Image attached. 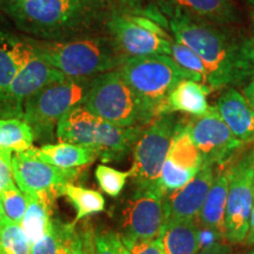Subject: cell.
<instances>
[{
	"instance_id": "obj_12",
	"label": "cell",
	"mask_w": 254,
	"mask_h": 254,
	"mask_svg": "<svg viewBox=\"0 0 254 254\" xmlns=\"http://www.w3.org/2000/svg\"><path fill=\"white\" fill-rule=\"evenodd\" d=\"M165 195L158 185L136 187L123 211L122 239L146 241L161 236L166 224Z\"/></svg>"
},
{
	"instance_id": "obj_24",
	"label": "cell",
	"mask_w": 254,
	"mask_h": 254,
	"mask_svg": "<svg viewBox=\"0 0 254 254\" xmlns=\"http://www.w3.org/2000/svg\"><path fill=\"white\" fill-rule=\"evenodd\" d=\"M34 134L20 118H0V153H21L33 147Z\"/></svg>"
},
{
	"instance_id": "obj_41",
	"label": "cell",
	"mask_w": 254,
	"mask_h": 254,
	"mask_svg": "<svg viewBox=\"0 0 254 254\" xmlns=\"http://www.w3.org/2000/svg\"><path fill=\"white\" fill-rule=\"evenodd\" d=\"M251 7H252V17H253V21H254V0H249Z\"/></svg>"
},
{
	"instance_id": "obj_4",
	"label": "cell",
	"mask_w": 254,
	"mask_h": 254,
	"mask_svg": "<svg viewBox=\"0 0 254 254\" xmlns=\"http://www.w3.org/2000/svg\"><path fill=\"white\" fill-rule=\"evenodd\" d=\"M118 69L151 120L159 116L167 95L180 81L195 80L171 56L126 57Z\"/></svg>"
},
{
	"instance_id": "obj_20",
	"label": "cell",
	"mask_w": 254,
	"mask_h": 254,
	"mask_svg": "<svg viewBox=\"0 0 254 254\" xmlns=\"http://www.w3.org/2000/svg\"><path fill=\"white\" fill-rule=\"evenodd\" d=\"M36 56L30 39L0 33V100L26 64Z\"/></svg>"
},
{
	"instance_id": "obj_36",
	"label": "cell",
	"mask_w": 254,
	"mask_h": 254,
	"mask_svg": "<svg viewBox=\"0 0 254 254\" xmlns=\"http://www.w3.org/2000/svg\"><path fill=\"white\" fill-rule=\"evenodd\" d=\"M226 241L221 234L215 232L211 228L200 226L198 225V243H199V251L208 249V247L214 246L215 244Z\"/></svg>"
},
{
	"instance_id": "obj_18",
	"label": "cell",
	"mask_w": 254,
	"mask_h": 254,
	"mask_svg": "<svg viewBox=\"0 0 254 254\" xmlns=\"http://www.w3.org/2000/svg\"><path fill=\"white\" fill-rule=\"evenodd\" d=\"M211 87L193 79H184L170 92L160 109L161 114L185 113L192 117H201L209 112L207 95Z\"/></svg>"
},
{
	"instance_id": "obj_8",
	"label": "cell",
	"mask_w": 254,
	"mask_h": 254,
	"mask_svg": "<svg viewBox=\"0 0 254 254\" xmlns=\"http://www.w3.org/2000/svg\"><path fill=\"white\" fill-rule=\"evenodd\" d=\"M254 204V144L241 147L228 161L225 224L231 244H245Z\"/></svg>"
},
{
	"instance_id": "obj_16",
	"label": "cell",
	"mask_w": 254,
	"mask_h": 254,
	"mask_svg": "<svg viewBox=\"0 0 254 254\" xmlns=\"http://www.w3.org/2000/svg\"><path fill=\"white\" fill-rule=\"evenodd\" d=\"M217 166L204 164L185 186L165 195L166 221L196 220L213 184Z\"/></svg>"
},
{
	"instance_id": "obj_23",
	"label": "cell",
	"mask_w": 254,
	"mask_h": 254,
	"mask_svg": "<svg viewBox=\"0 0 254 254\" xmlns=\"http://www.w3.org/2000/svg\"><path fill=\"white\" fill-rule=\"evenodd\" d=\"M159 238L165 254H196L199 252L196 220L166 221Z\"/></svg>"
},
{
	"instance_id": "obj_34",
	"label": "cell",
	"mask_w": 254,
	"mask_h": 254,
	"mask_svg": "<svg viewBox=\"0 0 254 254\" xmlns=\"http://www.w3.org/2000/svg\"><path fill=\"white\" fill-rule=\"evenodd\" d=\"M131 254H165L160 238L154 240H125L122 239Z\"/></svg>"
},
{
	"instance_id": "obj_44",
	"label": "cell",
	"mask_w": 254,
	"mask_h": 254,
	"mask_svg": "<svg viewBox=\"0 0 254 254\" xmlns=\"http://www.w3.org/2000/svg\"><path fill=\"white\" fill-rule=\"evenodd\" d=\"M0 254H2V253H1V249H0Z\"/></svg>"
},
{
	"instance_id": "obj_26",
	"label": "cell",
	"mask_w": 254,
	"mask_h": 254,
	"mask_svg": "<svg viewBox=\"0 0 254 254\" xmlns=\"http://www.w3.org/2000/svg\"><path fill=\"white\" fill-rule=\"evenodd\" d=\"M62 195H65L77 209L74 224L88 215L99 213L105 209V199L98 190L66 183L63 186Z\"/></svg>"
},
{
	"instance_id": "obj_38",
	"label": "cell",
	"mask_w": 254,
	"mask_h": 254,
	"mask_svg": "<svg viewBox=\"0 0 254 254\" xmlns=\"http://www.w3.org/2000/svg\"><path fill=\"white\" fill-rule=\"evenodd\" d=\"M243 95L245 97V99L247 100L251 106L254 109V75L252 77V79L249 81L247 86L243 90Z\"/></svg>"
},
{
	"instance_id": "obj_29",
	"label": "cell",
	"mask_w": 254,
	"mask_h": 254,
	"mask_svg": "<svg viewBox=\"0 0 254 254\" xmlns=\"http://www.w3.org/2000/svg\"><path fill=\"white\" fill-rule=\"evenodd\" d=\"M0 249L2 254H32V245L20 225L0 220Z\"/></svg>"
},
{
	"instance_id": "obj_17",
	"label": "cell",
	"mask_w": 254,
	"mask_h": 254,
	"mask_svg": "<svg viewBox=\"0 0 254 254\" xmlns=\"http://www.w3.org/2000/svg\"><path fill=\"white\" fill-rule=\"evenodd\" d=\"M214 109L238 140L244 145L254 144V109L240 92L228 87Z\"/></svg>"
},
{
	"instance_id": "obj_39",
	"label": "cell",
	"mask_w": 254,
	"mask_h": 254,
	"mask_svg": "<svg viewBox=\"0 0 254 254\" xmlns=\"http://www.w3.org/2000/svg\"><path fill=\"white\" fill-rule=\"evenodd\" d=\"M245 244L249 246L254 245V204H253V208H252V213H251L249 233H247Z\"/></svg>"
},
{
	"instance_id": "obj_22",
	"label": "cell",
	"mask_w": 254,
	"mask_h": 254,
	"mask_svg": "<svg viewBox=\"0 0 254 254\" xmlns=\"http://www.w3.org/2000/svg\"><path fill=\"white\" fill-rule=\"evenodd\" d=\"M36 150L38 155L46 163L64 171H77L99 158L98 152L93 148L71 142L46 144Z\"/></svg>"
},
{
	"instance_id": "obj_30",
	"label": "cell",
	"mask_w": 254,
	"mask_h": 254,
	"mask_svg": "<svg viewBox=\"0 0 254 254\" xmlns=\"http://www.w3.org/2000/svg\"><path fill=\"white\" fill-rule=\"evenodd\" d=\"M171 57L180 67L186 69L194 77L196 81L206 84V68L202 60L193 50L176 39L172 41V53ZM207 85V84H206Z\"/></svg>"
},
{
	"instance_id": "obj_6",
	"label": "cell",
	"mask_w": 254,
	"mask_h": 254,
	"mask_svg": "<svg viewBox=\"0 0 254 254\" xmlns=\"http://www.w3.org/2000/svg\"><path fill=\"white\" fill-rule=\"evenodd\" d=\"M95 0H24L9 5V13L21 30L33 36L62 37L82 24Z\"/></svg>"
},
{
	"instance_id": "obj_9",
	"label": "cell",
	"mask_w": 254,
	"mask_h": 254,
	"mask_svg": "<svg viewBox=\"0 0 254 254\" xmlns=\"http://www.w3.org/2000/svg\"><path fill=\"white\" fill-rule=\"evenodd\" d=\"M183 118L176 113L158 116L142 129L133 147L129 177L138 187L158 185L161 168Z\"/></svg>"
},
{
	"instance_id": "obj_14",
	"label": "cell",
	"mask_w": 254,
	"mask_h": 254,
	"mask_svg": "<svg viewBox=\"0 0 254 254\" xmlns=\"http://www.w3.org/2000/svg\"><path fill=\"white\" fill-rule=\"evenodd\" d=\"M187 120L182 119L172 145L161 168L158 186L165 194L182 189L199 172L204 165L201 154L190 139Z\"/></svg>"
},
{
	"instance_id": "obj_10",
	"label": "cell",
	"mask_w": 254,
	"mask_h": 254,
	"mask_svg": "<svg viewBox=\"0 0 254 254\" xmlns=\"http://www.w3.org/2000/svg\"><path fill=\"white\" fill-rule=\"evenodd\" d=\"M12 171L21 192L26 196L39 199L50 208L62 195L63 186L72 183L77 176V171H64L46 163L38 155L36 147L13 154Z\"/></svg>"
},
{
	"instance_id": "obj_1",
	"label": "cell",
	"mask_w": 254,
	"mask_h": 254,
	"mask_svg": "<svg viewBox=\"0 0 254 254\" xmlns=\"http://www.w3.org/2000/svg\"><path fill=\"white\" fill-rule=\"evenodd\" d=\"M173 39L193 50L206 68L212 91L249 82L254 75V39L239 32L167 7Z\"/></svg>"
},
{
	"instance_id": "obj_11",
	"label": "cell",
	"mask_w": 254,
	"mask_h": 254,
	"mask_svg": "<svg viewBox=\"0 0 254 254\" xmlns=\"http://www.w3.org/2000/svg\"><path fill=\"white\" fill-rule=\"evenodd\" d=\"M112 39L125 57L171 56L172 38L154 20L133 14H114L109 21Z\"/></svg>"
},
{
	"instance_id": "obj_35",
	"label": "cell",
	"mask_w": 254,
	"mask_h": 254,
	"mask_svg": "<svg viewBox=\"0 0 254 254\" xmlns=\"http://www.w3.org/2000/svg\"><path fill=\"white\" fill-rule=\"evenodd\" d=\"M12 157L13 155L0 153V193L15 183L12 171Z\"/></svg>"
},
{
	"instance_id": "obj_31",
	"label": "cell",
	"mask_w": 254,
	"mask_h": 254,
	"mask_svg": "<svg viewBox=\"0 0 254 254\" xmlns=\"http://www.w3.org/2000/svg\"><path fill=\"white\" fill-rule=\"evenodd\" d=\"M95 178H97L100 189L106 194L118 196L123 192L127 179L129 178V171L123 172V171H118L116 168L101 164L95 168Z\"/></svg>"
},
{
	"instance_id": "obj_7",
	"label": "cell",
	"mask_w": 254,
	"mask_h": 254,
	"mask_svg": "<svg viewBox=\"0 0 254 254\" xmlns=\"http://www.w3.org/2000/svg\"><path fill=\"white\" fill-rule=\"evenodd\" d=\"M82 106L119 127L148 125L152 122L119 69L95 75Z\"/></svg>"
},
{
	"instance_id": "obj_25",
	"label": "cell",
	"mask_w": 254,
	"mask_h": 254,
	"mask_svg": "<svg viewBox=\"0 0 254 254\" xmlns=\"http://www.w3.org/2000/svg\"><path fill=\"white\" fill-rule=\"evenodd\" d=\"M26 199L27 207L20 227L23 228L25 236L31 245H33L43 239L47 233L51 221H52L51 208L39 199L32 198V196H26Z\"/></svg>"
},
{
	"instance_id": "obj_37",
	"label": "cell",
	"mask_w": 254,
	"mask_h": 254,
	"mask_svg": "<svg viewBox=\"0 0 254 254\" xmlns=\"http://www.w3.org/2000/svg\"><path fill=\"white\" fill-rule=\"evenodd\" d=\"M196 254H232V249L226 244V241H221V243L215 244L214 246L199 251Z\"/></svg>"
},
{
	"instance_id": "obj_3",
	"label": "cell",
	"mask_w": 254,
	"mask_h": 254,
	"mask_svg": "<svg viewBox=\"0 0 254 254\" xmlns=\"http://www.w3.org/2000/svg\"><path fill=\"white\" fill-rule=\"evenodd\" d=\"M146 125L119 127L78 106L63 117L57 126L59 141L84 145L98 152L103 163L119 161L134 147Z\"/></svg>"
},
{
	"instance_id": "obj_33",
	"label": "cell",
	"mask_w": 254,
	"mask_h": 254,
	"mask_svg": "<svg viewBox=\"0 0 254 254\" xmlns=\"http://www.w3.org/2000/svg\"><path fill=\"white\" fill-rule=\"evenodd\" d=\"M68 254H95L94 236L91 232L79 234L73 232Z\"/></svg>"
},
{
	"instance_id": "obj_42",
	"label": "cell",
	"mask_w": 254,
	"mask_h": 254,
	"mask_svg": "<svg viewBox=\"0 0 254 254\" xmlns=\"http://www.w3.org/2000/svg\"><path fill=\"white\" fill-rule=\"evenodd\" d=\"M247 254H254V245L252 246V249H251L249 252H247Z\"/></svg>"
},
{
	"instance_id": "obj_2",
	"label": "cell",
	"mask_w": 254,
	"mask_h": 254,
	"mask_svg": "<svg viewBox=\"0 0 254 254\" xmlns=\"http://www.w3.org/2000/svg\"><path fill=\"white\" fill-rule=\"evenodd\" d=\"M34 53L69 78H91L118 69L126 58L107 38L74 40H36L28 38Z\"/></svg>"
},
{
	"instance_id": "obj_40",
	"label": "cell",
	"mask_w": 254,
	"mask_h": 254,
	"mask_svg": "<svg viewBox=\"0 0 254 254\" xmlns=\"http://www.w3.org/2000/svg\"><path fill=\"white\" fill-rule=\"evenodd\" d=\"M21 1H24V0H7V2H8V6H9V5H14V4H18V2H21Z\"/></svg>"
},
{
	"instance_id": "obj_19",
	"label": "cell",
	"mask_w": 254,
	"mask_h": 254,
	"mask_svg": "<svg viewBox=\"0 0 254 254\" xmlns=\"http://www.w3.org/2000/svg\"><path fill=\"white\" fill-rule=\"evenodd\" d=\"M228 192V163L221 166H217L215 177L206 200L202 205L201 211L196 218V222L200 226L211 228L225 239L226 238V215Z\"/></svg>"
},
{
	"instance_id": "obj_28",
	"label": "cell",
	"mask_w": 254,
	"mask_h": 254,
	"mask_svg": "<svg viewBox=\"0 0 254 254\" xmlns=\"http://www.w3.org/2000/svg\"><path fill=\"white\" fill-rule=\"evenodd\" d=\"M26 207V195L15 185V183L11 184L0 193V220L20 225Z\"/></svg>"
},
{
	"instance_id": "obj_13",
	"label": "cell",
	"mask_w": 254,
	"mask_h": 254,
	"mask_svg": "<svg viewBox=\"0 0 254 254\" xmlns=\"http://www.w3.org/2000/svg\"><path fill=\"white\" fill-rule=\"evenodd\" d=\"M187 129L204 164L213 166L227 164L241 147L246 146L232 134L214 106L205 116L187 120Z\"/></svg>"
},
{
	"instance_id": "obj_5",
	"label": "cell",
	"mask_w": 254,
	"mask_h": 254,
	"mask_svg": "<svg viewBox=\"0 0 254 254\" xmlns=\"http://www.w3.org/2000/svg\"><path fill=\"white\" fill-rule=\"evenodd\" d=\"M91 78L65 77L51 81L25 101L23 120L33 131L34 139H52L63 117L86 100Z\"/></svg>"
},
{
	"instance_id": "obj_21",
	"label": "cell",
	"mask_w": 254,
	"mask_h": 254,
	"mask_svg": "<svg viewBox=\"0 0 254 254\" xmlns=\"http://www.w3.org/2000/svg\"><path fill=\"white\" fill-rule=\"evenodd\" d=\"M167 7L177 8L190 17L218 25H230L239 20L233 0H165Z\"/></svg>"
},
{
	"instance_id": "obj_27",
	"label": "cell",
	"mask_w": 254,
	"mask_h": 254,
	"mask_svg": "<svg viewBox=\"0 0 254 254\" xmlns=\"http://www.w3.org/2000/svg\"><path fill=\"white\" fill-rule=\"evenodd\" d=\"M73 232L71 225L52 220L45 237L32 245V254H68Z\"/></svg>"
},
{
	"instance_id": "obj_43",
	"label": "cell",
	"mask_w": 254,
	"mask_h": 254,
	"mask_svg": "<svg viewBox=\"0 0 254 254\" xmlns=\"http://www.w3.org/2000/svg\"><path fill=\"white\" fill-rule=\"evenodd\" d=\"M131 1H138V0H131Z\"/></svg>"
},
{
	"instance_id": "obj_15",
	"label": "cell",
	"mask_w": 254,
	"mask_h": 254,
	"mask_svg": "<svg viewBox=\"0 0 254 254\" xmlns=\"http://www.w3.org/2000/svg\"><path fill=\"white\" fill-rule=\"evenodd\" d=\"M65 77L39 57L34 56L18 73L0 100V118L23 119L25 101L51 81Z\"/></svg>"
},
{
	"instance_id": "obj_32",
	"label": "cell",
	"mask_w": 254,
	"mask_h": 254,
	"mask_svg": "<svg viewBox=\"0 0 254 254\" xmlns=\"http://www.w3.org/2000/svg\"><path fill=\"white\" fill-rule=\"evenodd\" d=\"M95 254H131L122 237L114 232H101L94 236Z\"/></svg>"
}]
</instances>
